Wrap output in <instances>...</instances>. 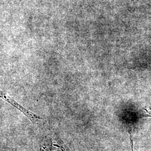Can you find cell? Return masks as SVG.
<instances>
[{
  "label": "cell",
  "mask_w": 151,
  "mask_h": 151,
  "mask_svg": "<svg viewBox=\"0 0 151 151\" xmlns=\"http://www.w3.org/2000/svg\"><path fill=\"white\" fill-rule=\"evenodd\" d=\"M1 98H2L3 99H4L6 101H7L8 103L11 104V105H12L14 106H15L17 109L20 110L22 113L24 114L25 115V116H27L29 119H30V120L33 123H36L39 120L42 119L39 116H38L37 115L29 111L25 108H23L22 106L20 105L19 104H18L15 101H14L12 99H11L10 97H9V96H6V95H5L2 92L1 93Z\"/></svg>",
  "instance_id": "obj_1"
}]
</instances>
